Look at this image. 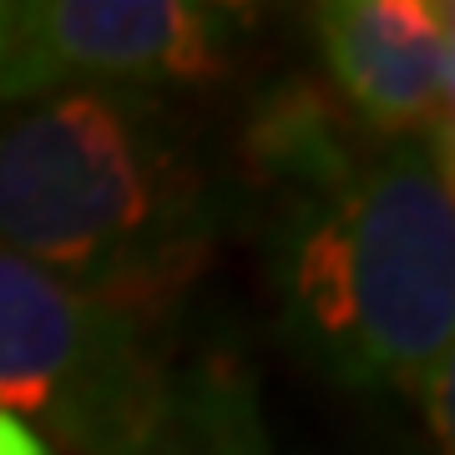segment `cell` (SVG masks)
Instances as JSON below:
<instances>
[{"mask_svg":"<svg viewBox=\"0 0 455 455\" xmlns=\"http://www.w3.org/2000/svg\"><path fill=\"white\" fill-rule=\"evenodd\" d=\"M233 197L163 92L61 86L0 101V248L101 304L167 314Z\"/></svg>","mask_w":455,"mask_h":455,"instance_id":"cell-1","label":"cell"},{"mask_svg":"<svg viewBox=\"0 0 455 455\" xmlns=\"http://www.w3.org/2000/svg\"><path fill=\"white\" fill-rule=\"evenodd\" d=\"M278 334L359 395H415L455 334L451 137H379L339 182L274 197Z\"/></svg>","mask_w":455,"mask_h":455,"instance_id":"cell-2","label":"cell"},{"mask_svg":"<svg viewBox=\"0 0 455 455\" xmlns=\"http://www.w3.org/2000/svg\"><path fill=\"white\" fill-rule=\"evenodd\" d=\"M0 410L76 455H268L259 390L228 344H182L0 248Z\"/></svg>","mask_w":455,"mask_h":455,"instance_id":"cell-3","label":"cell"},{"mask_svg":"<svg viewBox=\"0 0 455 455\" xmlns=\"http://www.w3.org/2000/svg\"><path fill=\"white\" fill-rule=\"evenodd\" d=\"M248 11L193 0H31L11 5L0 101L61 86H208L228 82Z\"/></svg>","mask_w":455,"mask_h":455,"instance_id":"cell-4","label":"cell"},{"mask_svg":"<svg viewBox=\"0 0 455 455\" xmlns=\"http://www.w3.org/2000/svg\"><path fill=\"white\" fill-rule=\"evenodd\" d=\"M324 71L374 137H451V0H324L309 11Z\"/></svg>","mask_w":455,"mask_h":455,"instance_id":"cell-5","label":"cell"},{"mask_svg":"<svg viewBox=\"0 0 455 455\" xmlns=\"http://www.w3.org/2000/svg\"><path fill=\"white\" fill-rule=\"evenodd\" d=\"M374 142L379 137L359 127L344 101H334L324 86L293 76V82H278L248 116L243 172L248 188H263L274 197L314 193V188L339 182Z\"/></svg>","mask_w":455,"mask_h":455,"instance_id":"cell-6","label":"cell"},{"mask_svg":"<svg viewBox=\"0 0 455 455\" xmlns=\"http://www.w3.org/2000/svg\"><path fill=\"white\" fill-rule=\"evenodd\" d=\"M451 359H455V355H445L440 364H430V370H425V379L415 385V400L425 405V425L435 430V440H440V455H451V440H455V415H451L455 370H451Z\"/></svg>","mask_w":455,"mask_h":455,"instance_id":"cell-7","label":"cell"},{"mask_svg":"<svg viewBox=\"0 0 455 455\" xmlns=\"http://www.w3.org/2000/svg\"><path fill=\"white\" fill-rule=\"evenodd\" d=\"M0 455H56V451H51V440L36 425H26L11 410H0Z\"/></svg>","mask_w":455,"mask_h":455,"instance_id":"cell-8","label":"cell"},{"mask_svg":"<svg viewBox=\"0 0 455 455\" xmlns=\"http://www.w3.org/2000/svg\"><path fill=\"white\" fill-rule=\"evenodd\" d=\"M5 46H11V5H0V66H5Z\"/></svg>","mask_w":455,"mask_h":455,"instance_id":"cell-9","label":"cell"}]
</instances>
